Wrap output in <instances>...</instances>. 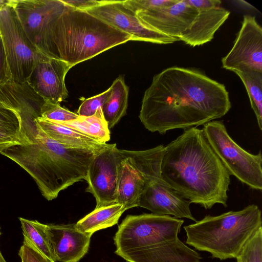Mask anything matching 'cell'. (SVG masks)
I'll list each match as a JSON object with an SVG mask.
<instances>
[{"instance_id":"6da1fadb","label":"cell","mask_w":262,"mask_h":262,"mask_svg":"<svg viewBox=\"0 0 262 262\" xmlns=\"http://www.w3.org/2000/svg\"><path fill=\"white\" fill-rule=\"evenodd\" d=\"M231 108L224 84L197 70L173 66L154 76L139 117L147 130L165 134L204 125L223 117Z\"/></svg>"},{"instance_id":"7a4b0ae2","label":"cell","mask_w":262,"mask_h":262,"mask_svg":"<svg viewBox=\"0 0 262 262\" xmlns=\"http://www.w3.org/2000/svg\"><path fill=\"white\" fill-rule=\"evenodd\" d=\"M162 179L190 203L206 209L227 207L230 175L205 138L192 127L166 146L161 165Z\"/></svg>"},{"instance_id":"3957f363","label":"cell","mask_w":262,"mask_h":262,"mask_svg":"<svg viewBox=\"0 0 262 262\" xmlns=\"http://www.w3.org/2000/svg\"><path fill=\"white\" fill-rule=\"evenodd\" d=\"M100 150L66 146L47 137L40 129L30 142L0 147L1 154L31 176L48 201L56 199L74 183L85 180L90 163Z\"/></svg>"},{"instance_id":"277c9868","label":"cell","mask_w":262,"mask_h":262,"mask_svg":"<svg viewBox=\"0 0 262 262\" xmlns=\"http://www.w3.org/2000/svg\"><path fill=\"white\" fill-rule=\"evenodd\" d=\"M132 36L85 11L68 7L51 23L46 55L63 61L71 68Z\"/></svg>"},{"instance_id":"5b68a950","label":"cell","mask_w":262,"mask_h":262,"mask_svg":"<svg viewBox=\"0 0 262 262\" xmlns=\"http://www.w3.org/2000/svg\"><path fill=\"white\" fill-rule=\"evenodd\" d=\"M260 227L261 210L256 205L251 204L238 211L206 215L184 229L187 244L210 253L213 258L225 260L235 258Z\"/></svg>"},{"instance_id":"8992f818","label":"cell","mask_w":262,"mask_h":262,"mask_svg":"<svg viewBox=\"0 0 262 262\" xmlns=\"http://www.w3.org/2000/svg\"><path fill=\"white\" fill-rule=\"evenodd\" d=\"M163 145L143 150L120 149L117 166L116 203L126 209L137 207L141 194L152 182L161 178Z\"/></svg>"},{"instance_id":"52a82bcc","label":"cell","mask_w":262,"mask_h":262,"mask_svg":"<svg viewBox=\"0 0 262 262\" xmlns=\"http://www.w3.org/2000/svg\"><path fill=\"white\" fill-rule=\"evenodd\" d=\"M0 37L7 80L27 82L36 65L49 57L38 50L28 38L9 0L0 9Z\"/></svg>"},{"instance_id":"ba28073f","label":"cell","mask_w":262,"mask_h":262,"mask_svg":"<svg viewBox=\"0 0 262 262\" xmlns=\"http://www.w3.org/2000/svg\"><path fill=\"white\" fill-rule=\"evenodd\" d=\"M204 135L230 175L251 188L262 189V155L246 151L230 136L222 120L203 125Z\"/></svg>"},{"instance_id":"9c48e42d","label":"cell","mask_w":262,"mask_h":262,"mask_svg":"<svg viewBox=\"0 0 262 262\" xmlns=\"http://www.w3.org/2000/svg\"><path fill=\"white\" fill-rule=\"evenodd\" d=\"M184 221L153 213L128 215L114 237L115 253H126L178 237Z\"/></svg>"},{"instance_id":"30bf717a","label":"cell","mask_w":262,"mask_h":262,"mask_svg":"<svg viewBox=\"0 0 262 262\" xmlns=\"http://www.w3.org/2000/svg\"><path fill=\"white\" fill-rule=\"evenodd\" d=\"M28 38L46 55L51 22L67 7L61 0H9Z\"/></svg>"},{"instance_id":"8fae6325","label":"cell","mask_w":262,"mask_h":262,"mask_svg":"<svg viewBox=\"0 0 262 262\" xmlns=\"http://www.w3.org/2000/svg\"><path fill=\"white\" fill-rule=\"evenodd\" d=\"M100 1L99 5L85 11L130 35L132 40L164 45L179 41L147 26L123 1Z\"/></svg>"},{"instance_id":"7c38bea8","label":"cell","mask_w":262,"mask_h":262,"mask_svg":"<svg viewBox=\"0 0 262 262\" xmlns=\"http://www.w3.org/2000/svg\"><path fill=\"white\" fill-rule=\"evenodd\" d=\"M230 71L262 73V28L255 17L246 15L233 46L222 59Z\"/></svg>"},{"instance_id":"4fadbf2b","label":"cell","mask_w":262,"mask_h":262,"mask_svg":"<svg viewBox=\"0 0 262 262\" xmlns=\"http://www.w3.org/2000/svg\"><path fill=\"white\" fill-rule=\"evenodd\" d=\"M45 100L27 82L18 83L6 80L0 84V103L14 111L19 116L24 142L35 138L39 129L35 119L41 117Z\"/></svg>"},{"instance_id":"5bb4252c","label":"cell","mask_w":262,"mask_h":262,"mask_svg":"<svg viewBox=\"0 0 262 262\" xmlns=\"http://www.w3.org/2000/svg\"><path fill=\"white\" fill-rule=\"evenodd\" d=\"M121 155L115 143L98 152L89 167L85 189L95 198V208L116 203L117 166Z\"/></svg>"},{"instance_id":"9a60e30c","label":"cell","mask_w":262,"mask_h":262,"mask_svg":"<svg viewBox=\"0 0 262 262\" xmlns=\"http://www.w3.org/2000/svg\"><path fill=\"white\" fill-rule=\"evenodd\" d=\"M135 12L148 27L179 41L183 32L198 14L196 9L187 0H177L168 6Z\"/></svg>"},{"instance_id":"2e32d148","label":"cell","mask_w":262,"mask_h":262,"mask_svg":"<svg viewBox=\"0 0 262 262\" xmlns=\"http://www.w3.org/2000/svg\"><path fill=\"white\" fill-rule=\"evenodd\" d=\"M70 69L66 62L48 57L36 65L27 82L45 101L60 104L68 96L64 79Z\"/></svg>"},{"instance_id":"e0dca14e","label":"cell","mask_w":262,"mask_h":262,"mask_svg":"<svg viewBox=\"0 0 262 262\" xmlns=\"http://www.w3.org/2000/svg\"><path fill=\"white\" fill-rule=\"evenodd\" d=\"M190 203L181 196L161 178L155 180L139 198L137 207L149 210L159 215H173L197 221L193 216Z\"/></svg>"},{"instance_id":"ac0fdd59","label":"cell","mask_w":262,"mask_h":262,"mask_svg":"<svg viewBox=\"0 0 262 262\" xmlns=\"http://www.w3.org/2000/svg\"><path fill=\"white\" fill-rule=\"evenodd\" d=\"M45 231L56 261L78 262L88 252L91 235L72 224H45Z\"/></svg>"},{"instance_id":"d6986e66","label":"cell","mask_w":262,"mask_h":262,"mask_svg":"<svg viewBox=\"0 0 262 262\" xmlns=\"http://www.w3.org/2000/svg\"><path fill=\"white\" fill-rule=\"evenodd\" d=\"M127 262H200L201 255L178 237L121 256Z\"/></svg>"},{"instance_id":"ffe728a7","label":"cell","mask_w":262,"mask_h":262,"mask_svg":"<svg viewBox=\"0 0 262 262\" xmlns=\"http://www.w3.org/2000/svg\"><path fill=\"white\" fill-rule=\"evenodd\" d=\"M197 11V15L180 38L181 41L192 47L210 41L230 14L221 6Z\"/></svg>"},{"instance_id":"44dd1931","label":"cell","mask_w":262,"mask_h":262,"mask_svg":"<svg viewBox=\"0 0 262 262\" xmlns=\"http://www.w3.org/2000/svg\"><path fill=\"white\" fill-rule=\"evenodd\" d=\"M35 123L47 137L66 146L99 150L110 145L100 143L73 128L42 117L36 119Z\"/></svg>"},{"instance_id":"7402d4cb","label":"cell","mask_w":262,"mask_h":262,"mask_svg":"<svg viewBox=\"0 0 262 262\" xmlns=\"http://www.w3.org/2000/svg\"><path fill=\"white\" fill-rule=\"evenodd\" d=\"M125 210L124 206L119 203L95 208L75 226L79 231L92 236L96 231L117 224Z\"/></svg>"},{"instance_id":"603a6c76","label":"cell","mask_w":262,"mask_h":262,"mask_svg":"<svg viewBox=\"0 0 262 262\" xmlns=\"http://www.w3.org/2000/svg\"><path fill=\"white\" fill-rule=\"evenodd\" d=\"M111 87V94L102 107L103 115L109 129L126 115L129 92L123 75H119Z\"/></svg>"},{"instance_id":"cb8c5ba5","label":"cell","mask_w":262,"mask_h":262,"mask_svg":"<svg viewBox=\"0 0 262 262\" xmlns=\"http://www.w3.org/2000/svg\"><path fill=\"white\" fill-rule=\"evenodd\" d=\"M56 122L73 128L102 143H106L110 139V129L104 118L101 108H99L92 116H79L74 120Z\"/></svg>"},{"instance_id":"d4e9b609","label":"cell","mask_w":262,"mask_h":262,"mask_svg":"<svg viewBox=\"0 0 262 262\" xmlns=\"http://www.w3.org/2000/svg\"><path fill=\"white\" fill-rule=\"evenodd\" d=\"M19 220L24 237V241L34 247L52 262H56L45 231V224L37 221L29 220L22 217H19Z\"/></svg>"},{"instance_id":"484cf974","label":"cell","mask_w":262,"mask_h":262,"mask_svg":"<svg viewBox=\"0 0 262 262\" xmlns=\"http://www.w3.org/2000/svg\"><path fill=\"white\" fill-rule=\"evenodd\" d=\"M247 92L251 107L255 115L258 126L262 129V73L235 72Z\"/></svg>"},{"instance_id":"4316f807","label":"cell","mask_w":262,"mask_h":262,"mask_svg":"<svg viewBox=\"0 0 262 262\" xmlns=\"http://www.w3.org/2000/svg\"><path fill=\"white\" fill-rule=\"evenodd\" d=\"M235 258L237 262H262L261 227L248 239Z\"/></svg>"},{"instance_id":"83f0119b","label":"cell","mask_w":262,"mask_h":262,"mask_svg":"<svg viewBox=\"0 0 262 262\" xmlns=\"http://www.w3.org/2000/svg\"><path fill=\"white\" fill-rule=\"evenodd\" d=\"M79 116L61 107L60 104L45 101L41 109V117L56 122H67L77 119Z\"/></svg>"},{"instance_id":"f1b7e54d","label":"cell","mask_w":262,"mask_h":262,"mask_svg":"<svg viewBox=\"0 0 262 262\" xmlns=\"http://www.w3.org/2000/svg\"><path fill=\"white\" fill-rule=\"evenodd\" d=\"M111 92L112 88L110 86L102 93L84 99L79 106L77 114L79 116L83 117H90L94 115L99 108H102L103 104L110 97Z\"/></svg>"},{"instance_id":"f546056e","label":"cell","mask_w":262,"mask_h":262,"mask_svg":"<svg viewBox=\"0 0 262 262\" xmlns=\"http://www.w3.org/2000/svg\"><path fill=\"white\" fill-rule=\"evenodd\" d=\"M20 124L0 125V147L24 142Z\"/></svg>"},{"instance_id":"4dcf8cb0","label":"cell","mask_w":262,"mask_h":262,"mask_svg":"<svg viewBox=\"0 0 262 262\" xmlns=\"http://www.w3.org/2000/svg\"><path fill=\"white\" fill-rule=\"evenodd\" d=\"M177 0H125L124 3L134 12L170 6Z\"/></svg>"},{"instance_id":"1f68e13d","label":"cell","mask_w":262,"mask_h":262,"mask_svg":"<svg viewBox=\"0 0 262 262\" xmlns=\"http://www.w3.org/2000/svg\"><path fill=\"white\" fill-rule=\"evenodd\" d=\"M18 255L21 262H52L25 241L19 249Z\"/></svg>"},{"instance_id":"d6a6232c","label":"cell","mask_w":262,"mask_h":262,"mask_svg":"<svg viewBox=\"0 0 262 262\" xmlns=\"http://www.w3.org/2000/svg\"><path fill=\"white\" fill-rule=\"evenodd\" d=\"M8 124L21 125L20 119L14 111L0 103V125Z\"/></svg>"},{"instance_id":"836d02e7","label":"cell","mask_w":262,"mask_h":262,"mask_svg":"<svg viewBox=\"0 0 262 262\" xmlns=\"http://www.w3.org/2000/svg\"><path fill=\"white\" fill-rule=\"evenodd\" d=\"M65 4L74 9L87 11L100 5V1L95 0H61Z\"/></svg>"},{"instance_id":"e575fe53","label":"cell","mask_w":262,"mask_h":262,"mask_svg":"<svg viewBox=\"0 0 262 262\" xmlns=\"http://www.w3.org/2000/svg\"><path fill=\"white\" fill-rule=\"evenodd\" d=\"M188 3L196 10H203L215 7L221 6L222 2L220 0H187Z\"/></svg>"},{"instance_id":"d590c367","label":"cell","mask_w":262,"mask_h":262,"mask_svg":"<svg viewBox=\"0 0 262 262\" xmlns=\"http://www.w3.org/2000/svg\"><path fill=\"white\" fill-rule=\"evenodd\" d=\"M5 56L0 37V84L6 80Z\"/></svg>"},{"instance_id":"8d00e7d4","label":"cell","mask_w":262,"mask_h":262,"mask_svg":"<svg viewBox=\"0 0 262 262\" xmlns=\"http://www.w3.org/2000/svg\"><path fill=\"white\" fill-rule=\"evenodd\" d=\"M0 262H6L0 251Z\"/></svg>"},{"instance_id":"74e56055","label":"cell","mask_w":262,"mask_h":262,"mask_svg":"<svg viewBox=\"0 0 262 262\" xmlns=\"http://www.w3.org/2000/svg\"><path fill=\"white\" fill-rule=\"evenodd\" d=\"M0 235H1V232H0Z\"/></svg>"}]
</instances>
